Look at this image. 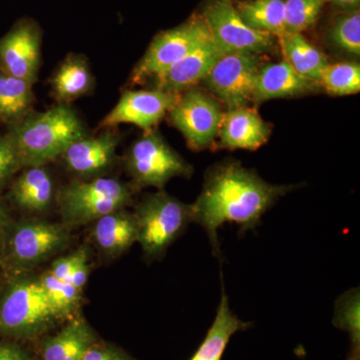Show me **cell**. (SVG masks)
<instances>
[{
    "label": "cell",
    "mask_w": 360,
    "mask_h": 360,
    "mask_svg": "<svg viewBox=\"0 0 360 360\" xmlns=\"http://www.w3.org/2000/svg\"><path fill=\"white\" fill-rule=\"evenodd\" d=\"M293 186H274L238 161L229 160L208 170L195 202L193 222L207 233L215 257L221 258L217 231L225 222L239 225L241 234L257 229L262 215Z\"/></svg>",
    "instance_id": "cell-1"
},
{
    "label": "cell",
    "mask_w": 360,
    "mask_h": 360,
    "mask_svg": "<svg viewBox=\"0 0 360 360\" xmlns=\"http://www.w3.org/2000/svg\"><path fill=\"white\" fill-rule=\"evenodd\" d=\"M13 141L22 168L46 165L63 155L73 142L86 134L84 122L68 104L26 115L11 125Z\"/></svg>",
    "instance_id": "cell-2"
},
{
    "label": "cell",
    "mask_w": 360,
    "mask_h": 360,
    "mask_svg": "<svg viewBox=\"0 0 360 360\" xmlns=\"http://www.w3.org/2000/svg\"><path fill=\"white\" fill-rule=\"evenodd\" d=\"M58 321L39 277H14L0 293V335L34 338Z\"/></svg>",
    "instance_id": "cell-3"
},
{
    "label": "cell",
    "mask_w": 360,
    "mask_h": 360,
    "mask_svg": "<svg viewBox=\"0 0 360 360\" xmlns=\"http://www.w3.org/2000/svg\"><path fill=\"white\" fill-rule=\"evenodd\" d=\"M65 226H78L132 203V191L120 180L108 177L78 179L63 186L56 195Z\"/></svg>",
    "instance_id": "cell-4"
},
{
    "label": "cell",
    "mask_w": 360,
    "mask_h": 360,
    "mask_svg": "<svg viewBox=\"0 0 360 360\" xmlns=\"http://www.w3.org/2000/svg\"><path fill=\"white\" fill-rule=\"evenodd\" d=\"M137 224V243L144 255L156 259L193 222L191 205L181 202L160 191L148 194L135 207L134 213Z\"/></svg>",
    "instance_id": "cell-5"
},
{
    "label": "cell",
    "mask_w": 360,
    "mask_h": 360,
    "mask_svg": "<svg viewBox=\"0 0 360 360\" xmlns=\"http://www.w3.org/2000/svg\"><path fill=\"white\" fill-rule=\"evenodd\" d=\"M70 243L65 225L42 219L11 224L4 246L2 264L14 271H27L63 250Z\"/></svg>",
    "instance_id": "cell-6"
},
{
    "label": "cell",
    "mask_w": 360,
    "mask_h": 360,
    "mask_svg": "<svg viewBox=\"0 0 360 360\" xmlns=\"http://www.w3.org/2000/svg\"><path fill=\"white\" fill-rule=\"evenodd\" d=\"M125 167L135 186L162 189L174 177H189L193 167L155 129L144 131L125 155Z\"/></svg>",
    "instance_id": "cell-7"
},
{
    "label": "cell",
    "mask_w": 360,
    "mask_h": 360,
    "mask_svg": "<svg viewBox=\"0 0 360 360\" xmlns=\"http://www.w3.org/2000/svg\"><path fill=\"white\" fill-rule=\"evenodd\" d=\"M212 39L202 15H194L184 25L160 32L132 71V84H139L149 77H158L179 59Z\"/></svg>",
    "instance_id": "cell-8"
},
{
    "label": "cell",
    "mask_w": 360,
    "mask_h": 360,
    "mask_svg": "<svg viewBox=\"0 0 360 360\" xmlns=\"http://www.w3.org/2000/svg\"><path fill=\"white\" fill-rule=\"evenodd\" d=\"M213 41L224 53L262 54L274 47V35L246 25L231 0H212L202 15Z\"/></svg>",
    "instance_id": "cell-9"
},
{
    "label": "cell",
    "mask_w": 360,
    "mask_h": 360,
    "mask_svg": "<svg viewBox=\"0 0 360 360\" xmlns=\"http://www.w3.org/2000/svg\"><path fill=\"white\" fill-rule=\"evenodd\" d=\"M262 65L259 54L226 53L201 82L229 110L248 106L252 103L255 82Z\"/></svg>",
    "instance_id": "cell-10"
},
{
    "label": "cell",
    "mask_w": 360,
    "mask_h": 360,
    "mask_svg": "<svg viewBox=\"0 0 360 360\" xmlns=\"http://www.w3.org/2000/svg\"><path fill=\"white\" fill-rule=\"evenodd\" d=\"M168 115L189 148L201 150L217 136L222 111L217 99L193 87L179 94Z\"/></svg>",
    "instance_id": "cell-11"
},
{
    "label": "cell",
    "mask_w": 360,
    "mask_h": 360,
    "mask_svg": "<svg viewBox=\"0 0 360 360\" xmlns=\"http://www.w3.org/2000/svg\"><path fill=\"white\" fill-rule=\"evenodd\" d=\"M41 28L32 18H21L0 39V70L34 85L41 56Z\"/></svg>",
    "instance_id": "cell-12"
},
{
    "label": "cell",
    "mask_w": 360,
    "mask_h": 360,
    "mask_svg": "<svg viewBox=\"0 0 360 360\" xmlns=\"http://www.w3.org/2000/svg\"><path fill=\"white\" fill-rule=\"evenodd\" d=\"M179 96L158 89L127 90L103 118L101 129H115L123 123H131L144 131L153 129L169 112Z\"/></svg>",
    "instance_id": "cell-13"
},
{
    "label": "cell",
    "mask_w": 360,
    "mask_h": 360,
    "mask_svg": "<svg viewBox=\"0 0 360 360\" xmlns=\"http://www.w3.org/2000/svg\"><path fill=\"white\" fill-rule=\"evenodd\" d=\"M120 135L115 129H103L96 136H85L71 143L63 155L65 167L82 179L105 174L115 162Z\"/></svg>",
    "instance_id": "cell-14"
},
{
    "label": "cell",
    "mask_w": 360,
    "mask_h": 360,
    "mask_svg": "<svg viewBox=\"0 0 360 360\" xmlns=\"http://www.w3.org/2000/svg\"><path fill=\"white\" fill-rule=\"evenodd\" d=\"M224 51L219 45L208 40L155 78L156 89L169 94H180L193 89L205 79Z\"/></svg>",
    "instance_id": "cell-15"
},
{
    "label": "cell",
    "mask_w": 360,
    "mask_h": 360,
    "mask_svg": "<svg viewBox=\"0 0 360 360\" xmlns=\"http://www.w3.org/2000/svg\"><path fill=\"white\" fill-rule=\"evenodd\" d=\"M270 127L248 106L231 108L222 113L219 134L222 148L255 150L269 141Z\"/></svg>",
    "instance_id": "cell-16"
},
{
    "label": "cell",
    "mask_w": 360,
    "mask_h": 360,
    "mask_svg": "<svg viewBox=\"0 0 360 360\" xmlns=\"http://www.w3.org/2000/svg\"><path fill=\"white\" fill-rule=\"evenodd\" d=\"M319 86V82L302 77L283 59L279 63L260 66L252 103H262L270 99L303 96Z\"/></svg>",
    "instance_id": "cell-17"
},
{
    "label": "cell",
    "mask_w": 360,
    "mask_h": 360,
    "mask_svg": "<svg viewBox=\"0 0 360 360\" xmlns=\"http://www.w3.org/2000/svg\"><path fill=\"white\" fill-rule=\"evenodd\" d=\"M9 198L23 212H46L56 198L53 177L46 165L25 167L14 180Z\"/></svg>",
    "instance_id": "cell-18"
},
{
    "label": "cell",
    "mask_w": 360,
    "mask_h": 360,
    "mask_svg": "<svg viewBox=\"0 0 360 360\" xmlns=\"http://www.w3.org/2000/svg\"><path fill=\"white\" fill-rule=\"evenodd\" d=\"M92 238L104 255L120 257L137 241V224L134 213L120 210L104 215L94 221Z\"/></svg>",
    "instance_id": "cell-19"
},
{
    "label": "cell",
    "mask_w": 360,
    "mask_h": 360,
    "mask_svg": "<svg viewBox=\"0 0 360 360\" xmlns=\"http://www.w3.org/2000/svg\"><path fill=\"white\" fill-rule=\"evenodd\" d=\"M252 326L251 322L241 321L229 307V300L222 285L221 300L217 316L205 340L191 360H221L222 355L231 336L238 331L246 330Z\"/></svg>",
    "instance_id": "cell-20"
},
{
    "label": "cell",
    "mask_w": 360,
    "mask_h": 360,
    "mask_svg": "<svg viewBox=\"0 0 360 360\" xmlns=\"http://www.w3.org/2000/svg\"><path fill=\"white\" fill-rule=\"evenodd\" d=\"M52 94L59 104H68L89 94L94 75L82 54H68L51 79Z\"/></svg>",
    "instance_id": "cell-21"
},
{
    "label": "cell",
    "mask_w": 360,
    "mask_h": 360,
    "mask_svg": "<svg viewBox=\"0 0 360 360\" xmlns=\"http://www.w3.org/2000/svg\"><path fill=\"white\" fill-rule=\"evenodd\" d=\"M96 343L94 330L84 319L66 324L56 335L42 343L44 360H82L85 352Z\"/></svg>",
    "instance_id": "cell-22"
},
{
    "label": "cell",
    "mask_w": 360,
    "mask_h": 360,
    "mask_svg": "<svg viewBox=\"0 0 360 360\" xmlns=\"http://www.w3.org/2000/svg\"><path fill=\"white\" fill-rule=\"evenodd\" d=\"M279 39L284 59L302 77L319 82L322 72L329 65L328 58L302 33H283Z\"/></svg>",
    "instance_id": "cell-23"
},
{
    "label": "cell",
    "mask_w": 360,
    "mask_h": 360,
    "mask_svg": "<svg viewBox=\"0 0 360 360\" xmlns=\"http://www.w3.org/2000/svg\"><path fill=\"white\" fill-rule=\"evenodd\" d=\"M33 84L0 70V122L14 125L32 112Z\"/></svg>",
    "instance_id": "cell-24"
},
{
    "label": "cell",
    "mask_w": 360,
    "mask_h": 360,
    "mask_svg": "<svg viewBox=\"0 0 360 360\" xmlns=\"http://www.w3.org/2000/svg\"><path fill=\"white\" fill-rule=\"evenodd\" d=\"M246 25L274 37L285 33L284 0H248L236 6Z\"/></svg>",
    "instance_id": "cell-25"
},
{
    "label": "cell",
    "mask_w": 360,
    "mask_h": 360,
    "mask_svg": "<svg viewBox=\"0 0 360 360\" xmlns=\"http://www.w3.org/2000/svg\"><path fill=\"white\" fill-rule=\"evenodd\" d=\"M39 283L58 319L70 316L77 310L82 298V291L65 281H59L47 271L39 277Z\"/></svg>",
    "instance_id": "cell-26"
},
{
    "label": "cell",
    "mask_w": 360,
    "mask_h": 360,
    "mask_svg": "<svg viewBox=\"0 0 360 360\" xmlns=\"http://www.w3.org/2000/svg\"><path fill=\"white\" fill-rule=\"evenodd\" d=\"M319 84L331 96H345L359 94L360 65L354 63L328 65L322 72Z\"/></svg>",
    "instance_id": "cell-27"
},
{
    "label": "cell",
    "mask_w": 360,
    "mask_h": 360,
    "mask_svg": "<svg viewBox=\"0 0 360 360\" xmlns=\"http://www.w3.org/2000/svg\"><path fill=\"white\" fill-rule=\"evenodd\" d=\"M359 290H347L338 297L335 303V314L333 324L349 335L352 349L350 352H359Z\"/></svg>",
    "instance_id": "cell-28"
},
{
    "label": "cell",
    "mask_w": 360,
    "mask_h": 360,
    "mask_svg": "<svg viewBox=\"0 0 360 360\" xmlns=\"http://www.w3.org/2000/svg\"><path fill=\"white\" fill-rule=\"evenodd\" d=\"M329 0H284V27L288 33H302L314 25Z\"/></svg>",
    "instance_id": "cell-29"
},
{
    "label": "cell",
    "mask_w": 360,
    "mask_h": 360,
    "mask_svg": "<svg viewBox=\"0 0 360 360\" xmlns=\"http://www.w3.org/2000/svg\"><path fill=\"white\" fill-rule=\"evenodd\" d=\"M329 39L341 51L359 56L360 54L359 11L345 14L336 21L329 33Z\"/></svg>",
    "instance_id": "cell-30"
},
{
    "label": "cell",
    "mask_w": 360,
    "mask_h": 360,
    "mask_svg": "<svg viewBox=\"0 0 360 360\" xmlns=\"http://www.w3.org/2000/svg\"><path fill=\"white\" fill-rule=\"evenodd\" d=\"M22 168L20 156L8 134L0 135V191Z\"/></svg>",
    "instance_id": "cell-31"
},
{
    "label": "cell",
    "mask_w": 360,
    "mask_h": 360,
    "mask_svg": "<svg viewBox=\"0 0 360 360\" xmlns=\"http://www.w3.org/2000/svg\"><path fill=\"white\" fill-rule=\"evenodd\" d=\"M87 250L85 248H80L75 252L71 253L65 257L58 258L51 265L49 272L59 279V281L68 283L71 274L75 270L82 257L87 255Z\"/></svg>",
    "instance_id": "cell-32"
},
{
    "label": "cell",
    "mask_w": 360,
    "mask_h": 360,
    "mask_svg": "<svg viewBox=\"0 0 360 360\" xmlns=\"http://www.w3.org/2000/svg\"><path fill=\"white\" fill-rule=\"evenodd\" d=\"M82 360H137L131 355L120 349V347L110 345H96L94 343L85 352Z\"/></svg>",
    "instance_id": "cell-33"
},
{
    "label": "cell",
    "mask_w": 360,
    "mask_h": 360,
    "mask_svg": "<svg viewBox=\"0 0 360 360\" xmlns=\"http://www.w3.org/2000/svg\"><path fill=\"white\" fill-rule=\"evenodd\" d=\"M89 274V253H87L86 255H84V257L80 259L77 266H75V270H73L72 274H71L68 283L75 286L77 290L82 291L85 283H86Z\"/></svg>",
    "instance_id": "cell-34"
},
{
    "label": "cell",
    "mask_w": 360,
    "mask_h": 360,
    "mask_svg": "<svg viewBox=\"0 0 360 360\" xmlns=\"http://www.w3.org/2000/svg\"><path fill=\"white\" fill-rule=\"evenodd\" d=\"M0 360H30L27 352L11 341L0 342Z\"/></svg>",
    "instance_id": "cell-35"
},
{
    "label": "cell",
    "mask_w": 360,
    "mask_h": 360,
    "mask_svg": "<svg viewBox=\"0 0 360 360\" xmlns=\"http://www.w3.org/2000/svg\"><path fill=\"white\" fill-rule=\"evenodd\" d=\"M11 224L13 222L7 212L6 206L0 200V264H2V259H4V246H6L7 234Z\"/></svg>",
    "instance_id": "cell-36"
},
{
    "label": "cell",
    "mask_w": 360,
    "mask_h": 360,
    "mask_svg": "<svg viewBox=\"0 0 360 360\" xmlns=\"http://www.w3.org/2000/svg\"><path fill=\"white\" fill-rule=\"evenodd\" d=\"M360 0H329L336 6L343 7V8H350L359 6Z\"/></svg>",
    "instance_id": "cell-37"
}]
</instances>
